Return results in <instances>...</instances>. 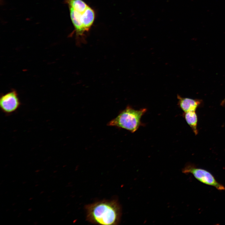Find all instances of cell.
<instances>
[{"label": "cell", "mask_w": 225, "mask_h": 225, "mask_svg": "<svg viewBox=\"0 0 225 225\" xmlns=\"http://www.w3.org/2000/svg\"><path fill=\"white\" fill-rule=\"evenodd\" d=\"M21 105L17 91L12 90L1 95L0 98V108L6 115H10L15 112Z\"/></svg>", "instance_id": "obj_4"}, {"label": "cell", "mask_w": 225, "mask_h": 225, "mask_svg": "<svg viewBox=\"0 0 225 225\" xmlns=\"http://www.w3.org/2000/svg\"><path fill=\"white\" fill-rule=\"evenodd\" d=\"M69 8L81 13H83L88 5L82 0H64Z\"/></svg>", "instance_id": "obj_9"}, {"label": "cell", "mask_w": 225, "mask_h": 225, "mask_svg": "<svg viewBox=\"0 0 225 225\" xmlns=\"http://www.w3.org/2000/svg\"><path fill=\"white\" fill-rule=\"evenodd\" d=\"M178 105L184 112L196 111L201 103L200 100L183 98L177 95Z\"/></svg>", "instance_id": "obj_6"}, {"label": "cell", "mask_w": 225, "mask_h": 225, "mask_svg": "<svg viewBox=\"0 0 225 225\" xmlns=\"http://www.w3.org/2000/svg\"><path fill=\"white\" fill-rule=\"evenodd\" d=\"M70 18L74 28L72 34H75L76 43L80 45L85 42V32L81 20L82 13L79 12L72 8H69Z\"/></svg>", "instance_id": "obj_5"}, {"label": "cell", "mask_w": 225, "mask_h": 225, "mask_svg": "<svg viewBox=\"0 0 225 225\" xmlns=\"http://www.w3.org/2000/svg\"><path fill=\"white\" fill-rule=\"evenodd\" d=\"M94 11L89 6L82 14L81 20L84 30L88 32L92 25L95 18Z\"/></svg>", "instance_id": "obj_7"}, {"label": "cell", "mask_w": 225, "mask_h": 225, "mask_svg": "<svg viewBox=\"0 0 225 225\" xmlns=\"http://www.w3.org/2000/svg\"><path fill=\"white\" fill-rule=\"evenodd\" d=\"M146 111L147 109L145 108L136 110L128 106L107 125L124 129L132 133L134 132L142 125L141 119Z\"/></svg>", "instance_id": "obj_2"}, {"label": "cell", "mask_w": 225, "mask_h": 225, "mask_svg": "<svg viewBox=\"0 0 225 225\" xmlns=\"http://www.w3.org/2000/svg\"><path fill=\"white\" fill-rule=\"evenodd\" d=\"M31 209H28V210H29V211H31Z\"/></svg>", "instance_id": "obj_10"}, {"label": "cell", "mask_w": 225, "mask_h": 225, "mask_svg": "<svg viewBox=\"0 0 225 225\" xmlns=\"http://www.w3.org/2000/svg\"><path fill=\"white\" fill-rule=\"evenodd\" d=\"M224 102H225V99L224 100Z\"/></svg>", "instance_id": "obj_11"}, {"label": "cell", "mask_w": 225, "mask_h": 225, "mask_svg": "<svg viewBox=\"0 0 225 225\" xmlns=\"http://www.w3.org/2000/svg\"><path fill=\"white\" fill-rule=\"evenodd\" d=\"M86 220L94 224H118L122 216L121 207L116 199L104 200L85 205Z\"/></svg>", "instance_id": "obj_1"}, {"label": "cell", "mask_w": 225, "mask_h": 225, "mask_svg": "<svg viewBox=\"0 0 225 225\" xmlns=\"http://www.w3.org/2000/svg\"><path fill=\"white\" fill-rule=\"evenodd\" d=\"M182 171L186 174H192L197 179L204 184L213 186L218 190H225V187L219 183L210 172L205 169L189 163L186 165Z\"/></svg>", "instance_id": "obj_3"}, {"label": "cell", "mask_w": 225, "mask_h": 225, "mask_svg": "<svg viewBox=\"0 0 225 225\" xmlns=\"http://www.w3.org/2000/svg\"><path fill=\"white\" fill-rule=\"evenodd\" d=\"M183 116L193 132L196 135H197L198 133L197 128L198 117L195 111L184 112Z\"/></svg>", "instance_id": "obj_8"}]
</instances>
